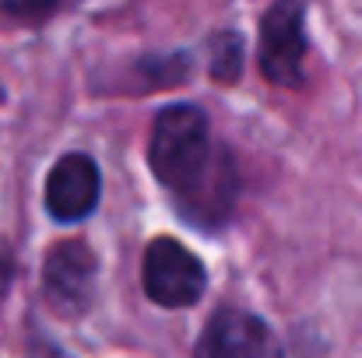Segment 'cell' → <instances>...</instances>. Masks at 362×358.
I'll list each match as a JSON object with an SVG mask.
<instances>
[{
	"label": "cell",
	"mask_w": 362,
	"mask_h": 358,
	"mask_svg": "<svg viewBox=\"0 0 362 358\" xmlns=\"http://www.w3.org/2000/svg\"><path fill=\"white\" fill-rule=\"evenodd\" d=\"M148 162L183 215L201 225L226 222L236 201V169L229 151L211 141L208 117L197 106L180 102L158 113L148 141Z\"/></svg>",
	"instance_id": "obj_1"
},
{
	"label": "cell",
	"mask_w": 362,
	"mask_h": 358,
	"mask_svg": "<svg viewBox=\"0 0 362 358\" xmlns=\"http://www.w3.org/2000/svg\"><path fill=\"white\" fill-rule=\"evenodd\" d=\"M208 288L204 263L176 239H155L144 253V292L165 309L194 306Z\"/></svg>",
	"instance_id": "obj_2"
},
{
	"label": "cell",
	"mask_w": 362,
	"mask_h": 358,
	"mask_svg": "<svg viewBox=\"0 0 362 358\" xmlns=\"http://www.w3.org/2000/svg\"><path fill=\"white\" fill-rule=\"evenodd\" d=\"M306 0H278L260 25V71L274 85H299L306 56Z\"/></svg>",
	"instance_id": "obj_3"
},
{
	"label": "cell",
	"mask_w": 362,
	"mask_h": 358,
	"mask_svg": "<svg viewBox=\"0 0 362 358\" xmlns=\"http://www.w3.org/2000/svg\"><path fill=\"white\" fill-rule=\"evenodd\" d=\"M42 288L60 313H81L95 288V256L85 242H60L46 256Z\"/></svg>",
	"instance_id": "obj_4"
},
{
	"label": "cell",
	"mask_w": 362,
	"mask_h": 358,
	"mask_svg": "<svg viewBox=\"0 0 362 358\" xmlns=\"http://www.w3.org/2000/svg\"><path fill=\"white\" fill-rule=\"evenodd\" d=\"M99 169L88 155H64L46 179V208L57 222H81L99 204Z\"/></svg>",
	"instance_id": "obj_5"
},
{
	"label": "cell",
	"mask_w": 362,
	"mask_h": 358,
	"mask_svg": "<svg viewBox=\"0 0 362 358\" xmlns=\"http://www.w3.org/2000/svg\"><path fill=\"white\" fill-rule=\"evenodd\" d=\"M271 352H274V341L267 327L243 309H218L197 341V355L215 358H253L271 355Z\"/></svg>",
	"instance_id": "obj_6"
},
{
	"label": "cell",
	"mask_w": 362,
	"mask_h": 358,
	"mask_svg": "<svg viewBox=\"0 0 362 358\" xmlns=\"http://www.w3.org/2000/svg\"><path fill=\"white\" fill-rule=\"evenodd\" d=\"M222 46L226 49H215V78L222 81H233L240 74V64H243V53H240V39L236 35H222Z\"/></svg>",
	"instance_id": "obj_7"
},
{
	"label": "cell",
	"mask_w": 362,
	"mask_h": 358,
	"mask_svg": "<svg viewBox=\"0 0 362 358\" xmlns=\"http://www.w3.org/2000/svg\"><path fill=\"white\" fill-rule=\"evenodd\" d=\"M11 270H14V263H11V249L0 242V292L11 285Z\"/></svg>",
	"instance_id": "obj_8"
},
{
	"label": "cell",
	"mask_w": 362,
	"mask_h": 358,
	"mask_svg": "<svg viewBox=\"0 0 362 358\" xmlns=\"http://www.w3.org/2000/svg\"><path fill=\"white\" fill-rule=\"evenodd\" d=\"M11 11H21V14H28V11H42L49 0H4Z\"/></svg>",
	"instance_id": "obj_9"
}]
</instances>
